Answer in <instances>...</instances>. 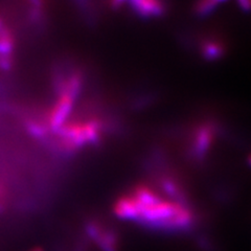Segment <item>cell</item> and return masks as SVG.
Here are the masks:
<instances>
[{"mask_svg": "<svg viewBox=\"0 0 251 251\" xmlns=\"http://www.w3.org/2000/svg\"><path fill=\"white\" fill-rule=\"evenodd\" d=\"M104 126L99 119L67 121L56 132L62 150L74 152L100 141Z\"/></svg>", "mask_w": 251, "mask_h": 251, "instance_id": "1", "label": "cell"}, {"mask_svg": "<svg viewBox=\"0 0 251 251\" xmlns=\"http://www.w3.org/2000/svg\"><path fill=\"white\" fill-rule=\"evenodd\" d=\"M75 98L64 90H59V97L45 117L50 131L56 133L67 121L73 111Z\"/></svg>", "mask_w": 251, "mask_h": 251, "instance_id": "2", "label": "cell"}, {"mask_svg": "<svg viewBox=\"0 0 251 251\" xmlns=\"http://www.w3.org/2000/svg\"><path fill=\"white\" fill-rule=\"evenodd\" d=\"M216 137L213 124L204 123L195 129L191 143V152L195 159H203L209 152Z\"/></svg>", "mask_w": 251, "mask_h": 251, "instance_id": "3", "label": "cell"}, {"mask_svg": "<svg viewBox=\"0 0 251 251\" xmlns=\"http://www.w3.org/2000/svg\"><path fill=\"white\" fill-rule=\"evenodd\" d=\"M86 232L101 251H119L117 234L111 229L105 228L100 223L91 221L86 225Z\"/></svg>", "mask_w": 251, "mask_h": 251, "instance_id": "4", "label": "cell"}, {"mask_svg": "<svg viewBox=\"0 0 251 251\" xmlns=\"http://www.w3.org/2000/svg\"><path fill=\"white\" fill-rule=\"evenodd\" d=\"M113 211L116 217L125 220L137 221L139 217L138 205L130 193L122 196V197L115 201Z\"/></svg>", "mask_w": 251, "mask_h": 251, "instance_id": "5", "label": "cell"}, {"mask_svg": "<svg viewBox=\"0 0 251 251\" xmlns=\"http://www.w3.org/2000/svg\"><path fill=\"white\" fill-rule=\"evenodd\" d=\"M130 5L138 16L145 18L159 17L167 10L163 2L155 1V0H135L131 1Z\"/></svg>", "mask_w": 251, "mask_h": 251, "instance_id": "6", "label": "cell"}, {"mask_svg": "<svg viewBox=\"0 0 251 251\" xmlns=\"http://www.w3.org/2000/svg\"><path fill=\"white\" fill-rule=\"evenodd\" d=\"M14 50V38L10 30L0 31V67L9 69L12 64V52Z\"/></svg>", "mask_w": 251, "mask_h": 251, "instance_id": "7", "label": "cell"}, {"mask_svg": "<svg viewBox=\"0 0 251 251\" xmlns=\"http://www.w3.org/2000/svg\"><path fill=\"white\" fill-rule=\"evenodd\" d=\"M202 56L207 60H218L222 58L225 53L224 45L217 40H206L201 45Z\"/></svg>", "mask_w": 251, "mask_h": 251, "instance_id": "8", "label": "cell"}, {"mask_svg": "<svg viewBox=\"0 0 251 251\" xmlns=\"http://www.w3.org/2000/svg\"><path fill=\"white\" fill-rule=\"evenodd\" d=\"M222 1H217V0H207V1H200L197 2L194 6V12L200 17L207 16L208 14L213 13L217 7L222 4Z\"/></svg>", "mask_w": 251, "mask_h": 251, "instance_id": "9", "label": "cell"}, {"mask_svg": "<svg viewBox=\"0 0 251 251\" xmlns=\"http://www.w3.org/2000/svg\"><path fill=\"white\" fill-rule=\"evenodd\" d=\"M27 130L31 135H34L35 137H38V138L46 136L49 131H50L45 121L41 122V121H34V120H31L27 123Z\"/></svg>", "mask_w": 251, "mask_h": 251, "instance_id": "10", "label": "cell"}, {"mask_svg": "<svg viewBox=\"0 0 251 251\" xmlns=\"http://www.w3.org/2000/svg\"><path fill=\"white\" fill-rule=\"evenodd\" d=\"M238 4L240 6V9H242L243 11H251V1H249V0H241V1L238 2Z\"/></svg>", "mask_w": 251, "mask_h": 251, "instance_id": "11", "label": "cell"}, {"mask_svg": "<svg viewBox=\"0 0 251 251\" xmlns=\"http://www.w3.org/2000/svg\"><path fill=\"white\" fill-rule=\"evenodd\" d=\"M30 251H43L41 248H35V249H33V250H30Z\"/></svg>", "mask_w": 251, "mask_h": 251, "instance_id": "12", "label": "cell"}]
</instances>
